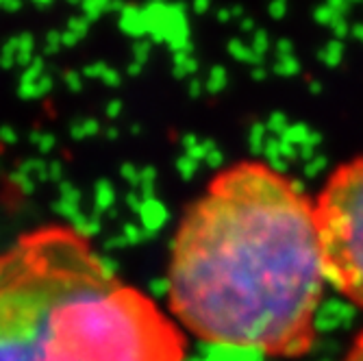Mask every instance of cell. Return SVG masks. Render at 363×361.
<instances>
[{"label":"cell","instance_id":"6da1fadb","mask_svg":"<svg viewBox=\"0 0 363 361\" xmlns=\"http://www.w3.org/2000/svg\"><path fill=\"white\" fill-rule=\"evenodd\" d=\"M326 281L315 201L263 161L220 170L170 248L168 301L185 329L277 359L311 350Z\"/></svg>","mask_w":363,"mask_h":361},{"label":"cell","instance_id":"7a4b0ae2","mask_svg":"<svg viewBox=\"0 0 363 361\" xmlns=\"http://www.w3.org/2000/svg\"><path fill=\"white\" fill-rule=\"evenodd\" d=\"M0 361H185V338L83 233L50 224L0 250Z\"/></svg>","mask_w":363,"mask_h":361},{"label":"cell","instance_id":"3957f363","mask_svg":"<svg viewBox=\"0 0 363 361\" xmlns=\"http://www.w3.org/2000/svg\"><path fill=\"white\" fill-rule=\"evenodd\" d=\"M315 216L326 279L363 309V155L328 177Z\"/></svg>","mask_w":363,"mask_h":361},{"label":"cell","instance_id":"277c9868","mask_svg":"<svg viewBox=\"0 0 363 361\" xmlns=\"http://www.w3.org/2000/svg\"><path fill=\"white\" fill-rule=\"evenodd\" d=\"M342 361H363V333L354 340L352 348L346 352V357Z\"/></svg>","mask_w":363,"mask_h":361}]
</instances>
